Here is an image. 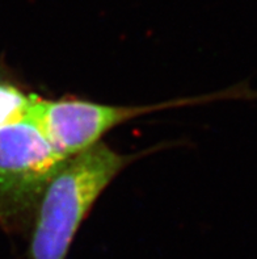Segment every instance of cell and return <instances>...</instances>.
<instances>
[{
	"label": "cell",
	"mask_w": 257,
	"mask_h": 259,
	"mask_svg": "<svg viewBox=\"0 0 257 259\" xmlns=\"http://www.w3.org/2000/svg\"><path fill=\"white\" fill-rule=\"evenodd\" d=\"M38 95L28 92L0 65V126L28 118Z\"/></svg>",
	"instance_id": "obj_4"
},
{
	"label": "cell",
	"mask_w": 257,
	"mask_h": 259,
	"mask_svg": "<svg viewBox=\"0 0 257 259\" xmlns=\"http://www.w3.org/2000/svg\"><path fill=\"white\" fill-rule=\"evenodd\" d=\"M100 141L67 157L43 192L30 228V259H67L79 229L112 182L142 155Z\"/></svg>",
	"instance_id": "obj_1"
},
{
	"label": "cell",
	"mask_w": 257,
	"mask_h": 259,
	"mask_svg": "<svg viewBox=\"0 0 257 259\" xmlns=\"http://www.w3.org/2000/svg\"><path fill=\"white\" fill-rule=\"evenodd\" d=\"M30 117L0 126V225L30 230L39 200L65 162Z\"/></svg>",
	"instance_id": "obj_2"
},
{
	"label": "cell",
	"mask_w": 257,
	"mask_h": 259,
	"mask_svg": "<svg viewBox=\"0 0 257 259\" xmlns=\"http://www.w3.org/2000/svg\"><path fill=\"white\" fill-rule=\"evenodd\" d=\"M247 94L251 95L252 92L244 91L243 87H234L209 95L172 99L146 105H111L78 98L43 99L38 96L29 117L37 122L53 146L67 158L102 141V137L114 128L147 113L223 99L245 98Z\"/></svg>",
	"instance_id": "obj_3"
}]
</instances>
